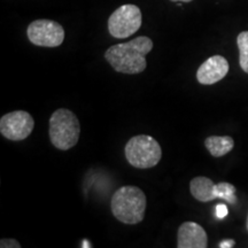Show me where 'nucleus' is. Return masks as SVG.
<instances>
[{"instance_id":"nucleus-1","label":"nucleus","mask_w":248,"mask_h":248,"mask_svg":"<svg viewBox=\"0 0 248 248\" xmlns=\"http://www.w3.org/2000/svg\"><path fill=\"white\" fill-rule=\"evenodd\" d=\"M152 48V39L140 36L130 42L110 46L105 53V59L117 73L136 75L146 69V54Z\"/></svg>"},{"instance_id":"nucleus-2","label":"nucleus","mask_w":248,"mask_h":248,"mask_svg":"<svg viewBox=\"0 0 248 248\" xmlns=\"http://www.w3.org/2000/svg\"><path fill=\"white\" fill-rule=\"evenodd\" d=\"M146 195L137 186H122L113 194L110 208L116 219L124 224H138L144 219Z\"/></svg>"},{"instance_id":"nucleus-3","label":"nucleus","mask_w":248,"mask_h":248,"mask_svg":"<svg viewBox=\"0 0 248 248\" xmlns=\"http://www.w3.org/2000/svg\"><path fill=\"white\" fill-rule=\"evenodd\" d=\"M49 139L60 151H68L78 142L80 125L73 111L66 108H59L49 119Z\"/></svg>"},{"instance_id":"nucleus-4","label":"nucleus","mask_w":248,"mask_h":248,"mask_svg":"<svg viewBox=\"0 0 248 248\" xmlns=\"http://www.w3.org/2000/svg\"><path fill=\"white\" fill-rule=\"evenodd\" d=\"M125 157L132 167L138 169L153 168L161 161L162 150L152 136L138 135L126 142Z\"/></svg>"},{"instance_id":"nucleus-5","label":"nucleus","mask_w":248,"mask_h":248,"mask_svg":"<svg viewBox=\"0 0 248 248\" xmlns=\"http://www.w3.org/2000/svg\"><path fill=\"white\" fill-rule=\"evenodd\" d=\"M141 22V12L138 6L122 5L108 18V31L114 38H128L140 29Z\"/></svg>"},{"instance_id":"nucleus-6","label":"nucleus","mask_w":248,"mask_h":248,"mask_svg":"<svg viewBox=\"0 0 248 248\" xmlns=\"http://www.w3.org/2000/svg\"><path fill=\"white\" fill-rule=\"evenodd\" d=\"M28 38L40 47H58L64 40V30L60 23L52 20H36L27 29Z\"/></svg>"},{"instance_id":"nucleus-7","label":"nucleus","mask_w":248,"mask_h":248,"mask_svg":"<svg viewBox=\"0 0 248 248\" xmlns=\"http://www.w3.org/2000/svg\"><path fill=\"white\" fill-rule=\"evenodd\" d=\"M35 126V121L28 111L14 110L0 119V133L13 141L24 140Z\"/></svg>"},{"instance_id":"nucleus-8","label":"nucleus","mask_w":248,"mask_h":248,"mask_svg":"<svg viewBox=\"0 0 248 248\" xmlns=\"http://www.w3.org/2000/svg\"><path fill=\"white\" fill-rule=\"evenodd\" d=\"M229 73V62L222 55L207 59L197 71V79L202 85H213L222 80Z\"/></svg>"},{"instance_id":"nucleus-9","label":"nucleus","mask_w":248,"mask_h":248,"mask_svg":"<svg viewBox=\"0 0 248 248\" xmlns=\"http://www.w3.org/2000/svg\"><path fill=\"white\" fill-rule=\"evenodd\" d=\"M208 237L202 226L194 222H184L179 226L177 234L178 248H206Z\"/></svg>"},{"instance_id":"nucleus-10","label":"nucleus","mask_w":248,"mask_h":248,"mask_svg":"<svg viewBox=\"0 0 248 248\" xmlns=\"http://www.w3.org/2000/svg\"><path fill=\"white\" fill-rule=\"evenodd\" d=\"M190 191L193 198L201 202H208L217 199L216 184L208 177H194L190 183Z\"/></svg>"},{"instance_id":"nucleus-11","label":"nucleus","mask_w":248,"mask_h":248,"mask_svg":"<svg viewBox=\"0 0 248 248\" xmlns=\"http://www.w3.org/2000/svg\"><path fill=\"white\" fill-rule=\"evenodd\" d=\"M204 146L215 157L224 156L234 147V140L230 136H210L204 140Z\"/></svg>"},{"instance_id":"nucleus-12","label":"nucleus","mask_w":248,"mask_h":248,"mask_svg":"<svg viewBox=\"0 0 248 248\" xmlns=\"http://www.w3.org/2000/svg\"><path fill=\"white\" fill-rule=\"evenodd\" d=\"M237 45L239 48V63L241 69L248 74V31H243L237 37Z\"/></svg>"},{"instance_id":"nucleus-13","label":"nucleus","mask_w":248,"mask_h":248,"mask_svg":"<svg viewBox=\"0 0 248 248\" xmlns=\"http://www.w3.org/2000/svg\"><path fill=\"white\" fill-rule=\"evenodd\" d=\"M217 187V199H223L230 204L237 203V197H235V187L230 183L222 182L216 184Z\"/></svg>"},{"instance_id":"nucleus-14","label":"nucleus","mask_w":248,"mask_h":248,"mask_svg":"<svg viewBox=\"0 0 248 248\" xmlns=\"http://www.w3.org/2000/svg\"><path fill=\"white\" fill-rule=\"evenodd\" d=\"M0 247L1 248H20L21 245L17 240L9 239V238H4L0 240Z\"/></svg>"},{"instance_id":"nucleus-15","label":"nucleus","mask_w":248,"mask_h":248,"mask_svg":"<svg viewBox=\"0 0 248 248\" xmlns=\"http://www.w3.org/2000/svg\"><path fill=\"white\" fill-rule=\"evenodd\" d=\"M229 214V210H228V207L225 206V204H217L216 206V216L218 217V218H224L225 216H228Z\"/></svg>"},{"instance_id":"nucleus-16","label":"nucleus","mask_w":248,"mask_h":248,"mask_svg":"<svg viewBox=\"0 0 248 248\" xmlns=\"http://www.w3.org/2000/svg\"><path fill=\"white\" fill-rule=\"evenodd\" d=\"M235 244L234 240H224L222 241L221 244H219V247L221 248H230V247H233Z\"/></svg>"},{"instance_id":"nucleus-17","label":"nucleus","mask_w":248,"mask_h":248,"mask_svg":"<svg viewBox=\"0 0 248 248\" xmlns=\"http://www.w3.org/2000/svg\"><path fill=\"white\" fill-rule=\"evenodd\" d=\"M172 2H191L192 0H170Z\"/></svg>"},{"instance_id":"nucleus-18","label":"nucleus","mask_w":248,"mask_h":248,"mask_svg":"<svg viewBox=\"0 0 248 248\" xmlns=\"http://www.w3.org/2000/svg\"><path fill=\"white\" fill-rule=\"evenodd\" d=\"M247 230H248V217H247Z\"/></svg>"}]
</instances>
